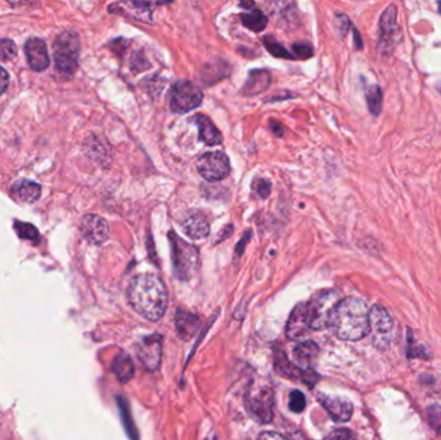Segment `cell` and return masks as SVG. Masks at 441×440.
I'll return each mask as SVG.
<instances>
[{"label": "cell", "instance_id": "cell-33", "mask_svg": "<svg viewBox=\"0 0 441 440\" xmlns=\"http://www.w3.org/2000/svg\"><path fill=\"white\" fill-rule=\"evenodd\" d=\"M292 50H293L294 56L298 58H302V60H307V58L313 57V54H314L313 47L307 43H294Z\"/></svg>", "mask_w": 441, "mask_h": 440}, {"label": "cell", "instance_id": "cell-11", "mask_svg": "<svg viewBox=\"0 0 441 440\" xmlns=\"http://www.w3.org/2000/svg\"><path fill=\"white\" fill-rule=\"evenodd\" d=\"M80 232L85 241L98 245L109 239L110 229L102 217L97 214H85L80 221Z\"/></svg>", "mask_w": 441, "mask_h": 440}, {"label": "cell", "instance_id": "cell-30", "mask_svg": "<svg viewBox=\"0 0 441 440\" xmlns=\"http://www.w3.org/2000/svg\"><path fill=\"white\" fill-rule=\"evenodd\" d=\"M17 54L16 44L10 39H0V61L13 60Z\"/></svg>", "mask_w": 441, "mask_h": 440}, {"label": "cell", "instance_id": "cell-38", "mask_svg": "<svg viewBox=\"0 0 441 440\" xmlns=\"http://www.w3.org/2000/svg\"><path fill=\"white\" fill-rule=\"evenodd\" d=\"M249 236H251V231H247L245 232V236L242 238V241H239L238 243V245H236V251H235V257H240L242 254V252H244V247H245V244L249 241Z\"/></svg>", "mask_w": 441, "mask_h": 440}, {"label": "cell", "instance_id": "cell-2", "mask_svg": "<svg viewBox=\"0 0 441 440\" xmlns=\"http://www.w3.org/2000/svg\"><path fill=\"white\" fill-rule=\"evenodd\" d=\"M338 338L345 341H357L368 333L369 328V309L367 305L357 297H347L341 300L333 311L330 319Z\"/></svg>", "mask_w": 441, "mask_h": 440}, {"label": "cell", "instance_id": "cell-31", "mask_svg": "<svg viewBox=\"0 0 441 440\" xmlns=\"http://www.w3.org/2000/svg\"><path fill=\"white\" fill-rule=\"evenodd\" d=\"M289 408L294 413H301L306 408L305 395L299 390H294L289 398Z\"/></svg>", "mask_w": 441, "mask_h": 440}, {"label": "cell", "instance_id": "cell-15", "mask_svg": "<svg viewBox=\"0 0 441 440\" xmlns=\"http://www.w3.org/2000/svg\"><path fill=\"white\" fill-rule=\"evenodd\" d=\"M151 6L150 3H138V1H128V3H116L109 7L111 13H119L135 19L137 21L151 22Z\"/></svg>", "mask_w": 441, "mask_h": 440}, {"label": "cell", "instance_id": "cell-42", "mask_svg": "<svg viewBox=\"0 0 441 440\" xmlns=\"http://www.w3.org/2000/svg\"><path fill=\"white\" fill-rule=\"evenodd\" d=\"M355 34V41H357V48H363V43H361V38H359V34L357 30H354Z\"/></svg>", "mask_w": 441, "mask_h": 440}, {"label": "cell", "instance_id": "cell-14", "mask_svg": "<svg viewBox=\"0 0 441 440\" xmlns=\"http://www.w3.org/2000/svg\"><path fill=\"white\" fill-rule=\"evenodd\" d=\"M311 328H310V323H308L307 306L306 304H298L294 307L292 314L288 319L286 336L289 340H298V338L307 335V332Z\"/></svg>", "mask_w": 441, "mask_h": 440}, {"label": "cell", "instance_id": "cell-29", "mask_svg": "<svg viewBox=\"0 0 441 440\" xmlns=\"http://www.w3.org/2000/svg\"><path fill=\"white\" fill-rule=\"evenodd\" d=\"M263 44H264L266 50L271 53L273 57L286 58V60L293 58V54L288 52L282 44H279V43L276 42L271 36H264V38H263Z\"/></svg>", "mask_w": 441, "mask_h": 440}, {"label": "cell", "instance_id": "cell-24", "mask_svg": "<svg viewBox=\"0 0 441 440\" xmlns=\"http://www.w3.org/2000/svg\"><path fill=\"white\" fill-rule=\"evenodd\" d=\"M242 23L252 32H261L267 26V17L263 14L262 12L254 10V11L242 13Z\"/></svg>", "mask_w": 441, "mask_h": 440}, {"label": "cell", "instance_id": "cell-16", "mask_svg": "<svg viewBox=\"0 0 441 440\" xmlns=\"http://www.w3.org/2000/svg\"><path fill=\"white\" fill-rule=\"evenodd\" d=\"M319 402L326 408L329 416L337 422H346L352 416V404L346 399L319 395Z\"/></svg>", "mask_w": 441, "mask_h": 440}, {"label": "cell", "instance_id": "cell-13", "mask_svg": "<svg viewBox=\"0 0 441 440\" xmlns=\"http://www.w3.org/2000/svg\"><path fill=\"white\" fill-rule=\"evenodd\" d=\"M25 56L34 72H43L49 66V54L47 44L41 38H30L25 43Z\"/></svg>", "mask_w": 441, "mask_h": 440}, {"label": "cell", "instance_id": "cell-17", "mask_svg": "<svg viewBox=\"0 0 441 440\" xmlns=\"http://www.w3.org/2000/svg\"><path fill=\"white\" fill-rule=\"evenodd\" d=\"M182 231L191 239H204L210 235V222L199 212H191L181 221Z\"/></svg>", "mask_w": 441, "mask_h": 440}, {"label": "cell", "instance_id": "cell-22", "mask_svg": "<svg viewBox=\"0 0 441 440\" xmlns=\"http://www.w3.org/2000/svg\"><path fill=\"white\" fill-rule=\"evenodd\" d=\"M293 355L299 366L310 367L319 355V347L313 341H304L294 347Z\"/></svg>", "mask_w": 441, "mask_h": 440}, {"label": "cell", "instance_id": "cell-18", "mask_svg": "<svg viewBox=\"0 0 441 440\" xmlns=\"http://www.w3.org/2000/svg\"><path fill=\"white\" fill-rule=\"evenodd\" d=\"M192 120L199 128L200 140L205 145L216 146V145H220V142L223 141L220 131L217 129V126L212 123V120L208 116L198 114V116H194Z\"/></svg>", "mask_w": 441, "mask_h": 440}, {"label": "cell", "instance_id": "cell-12", "mask_svg": "<svg viewBox=\"0 0 441 440\" xmlns=\"http://www.w3.org/2000/svg\"><path fill=\"white\" fill-rule=\"evenodd\" d=\"M137 354L144 367L154 371L161 362V337L159 335L145 337L137 347Z\"/></svg>", "mask_w": 441, "mask_h": 440}, {"label": "cell", "instance_id": "cell-43", "mask_svg": "<svg viewBox=\"0 0 441 440\" xmlns=\"http://www.w3.org/2000/svg\"><path fill=\"white\" fill-rule=\"evenodd\" d=\"M253 3H242V7H252Z\"/></svg>", "mask_w": 441, "mask_h": 440}, {"label": "cell", "instance_id": "cell-19", "mask_svg": "<svg viewBox=\"0 0 441 440\" xmlns=\"http://www.w3.org/2000/svg\"><path fill=\"white\" fill-rule=\"evenodd\" d=\"M271 82V75L266 70H253L242 88V95L256 96L266 91Z\"/></svg>", "mask_w": 441, "mask_h": 440}, {"label": "cell", "instance_id": "cell-5", "mask_svg": "<svg viewBox=\"0 0 441 440\" xmlns=\"http://www.w3.org/2000/svg\"><path fill=\"white\" fill-rule=\"evenodd\" d=\"M245 404L249 415L261 424H269L273 417V388L269 380L256 378L247 391Z\"/></svg>", "mask_w": 441, "mask_h": 440}, {"label": "cell", "instance_id": "cell-26", "mask_svg": "<svg viewBox=\"0 0 441 440\" xmlns=\"http://www.w3.org/2000/svg\"><path fill=\"white\" fill-rule=\"evenodd\" d=\"M107 145L109 144L106 141L101 140V138H95V137L92 138V144L88 145V147L91 148L92 157H95L98 163L109 164L110 157H111V153H110V147L107 146Z\"/></svg>", "mask_w": 441, "mask_h": 440}, {"label": "cell", "instance_id": "cell-20", "mask_svg": "<svg viewBox=\"0 0 441 440\" xmlns=\"http://www.w3.org/2000/svg\"><path fill=\"white\" fill-rule=\"evenodd\" d=\"M174 322H176V329H177L179 335L185 340L191 338L199 331V318L196 315L188 313V311L177 310Z\"/></svg>", "mask_w": 441, "mask_h": 440}, {"label": "cell", "instance_id": "cell-37", "mask_svg": "<svg viewBox=\"0 0 441 440\" xmlns=\"http://www.w3.org/2000/svg\"><path fill=\"white\" fill-rule=\"evenodd\" d=\"M10 85V75L5 69L0 66V95H3Z\"/></svg>", "mask_w": 441, "mask_h": 440}, {"label": "cell", "instance_id": "cell-39", "mask_svg": "<svg viewBox=\"0 0 441 440\" xmlns=\"http://www.w3.org/2000/svg\"><path fill=\"white\" fill-rule=\"evenodd\" d=\"M258 440H286L284 438L283 435L278 434V432H273V431H266L260 435Z\"/></svg>", "mask_w": 441, "mask_h": 440}, {"label": "cell", "instance_id": "cell-28", "mask_svg": "<svg viewBox=\"0 0 441 440\" xmlns=\"http://www.w3.org/2000/svg\"><path fill=\"white\" fill-rule=\"evenodd\" d=\"M119 402V408H120V415H122V419H123V424H124V428L126 430V434L129 435V438L132 440H137V431L136 428H135V424H133V419H132V416H131V410H129V407L126 404V400L123 398L117 399Z\"/></svg>", "mask_w": 441, "mask_h": 440}, {"label": "cell", "instance_id": "cell-7", "mask_svg": "<svg viewBox=\"0 0 441 440\" xmlns=\"http://www.w3.org/2000/svg\"><path fill=\"white\" fill-rule=\"evenodd\" d=\"M368 333L370 335L373 345L381 350L387 349L392 344L395 335V324L392 316L383 306L374 305L369 310Z\"/></svg>", "mask_w": 441, "mask_h": 440}, {"label": "cell", "instance_id": "cell-34", "mask_svg": "<svg viewBox=\"0 0 441 440\" xmlns=\"http://www.w3.org/2000/svg\"><path fill=\"white\" fill-rule=\"evenodd\" d=\"M253 189L256 191V194L260 197V198H263L266 199L270 192H271V184L266 179H256L254 184H253Z\"/></svg>", "mask_w": 441, "mask_h": 440}, {"label": "cell", "instance_id": "cell-23", "mask_svg": "<svg viewBox=\"0 0 441 440\" xmlns=\"http://www.w3.org/2000/svg\"><path fill=\"white\" fill-rule=\"evenodd\" d=\"M113 372L122 384L131 381L135 376V364L131 357L126 354H119L115 357L113 362Z\"/></svg>", "mask_w": 441, "mask_h": 440}, {"label": "cell", "instance_id": "cell-25", "mask_svg": "<svg viewBox=\"0 0 441 440\" xmlns=\"http://www.w3.org/2000/svg\"><path fill=\"white\" fill-rule=\"evenodd\" d=\"M383 94L379 85H372L367 89V104L369 113L373 116H378L382 111Z\"/></svg>", "mask_w": 441, "mask_h": 440}, {"label": "cell", "instance_id": "cell-4", "mask_svg": "<svg viewBox=\"0 0 441 440\" xmlns=\"http://www.w3.org/2000/svg\"><path fill=\"white\" fill-rule=\"evenodd\" d=\"M80 42L76 32H63L53 43V58L57 73L70 79L78 69Z\"/></svg>", "mask_w": 441, "mask_h": 440}, {"label": "cell", "instance_id": "cell-10", "mask_svg": "<svg viewBox=\"0 0 441 440\" xmlns=\"http://www.w3.org/2000/svg\"><path fill=\"white\" fill-rule=\"evenodd\" d=\"M198 170L207 181L217 182L230 175V160L222 151L207 153L198 160Z\"/></svg>", "mask_w": 441, "mask_h": 440}, {"label": "cell", "instance_id": "cell-44", "mask_svg": "<svg viewBox=\"0 0 441 440\" xmlns=\"http://www.w3.org/2000/svg\"><path fill=\"white\" fill-rule=\"evenodd\" d=\"M438 6H439V12H440V14H441V1L440 3H439V4H438Z\"/></svg>", "mask_w": 441, "mask_h": 440}, {"label": "cell", "instance_id": "cell-21", "mask_svg": "<svg viewBox=\"0 0 441 440\" xmlns=\"http://www.w3.org/2000/svg\"><path fill=\"white\" fill-rule=\"evenodd\" d=\"M12 191L19 199L25 203H34L42 195L41 185L29 179H21L16 182L12 188Z\"/></svg>", "mask_w": 441, "mask_h": 440}, {"label": "cell", "instance_id": "cell-9", "mask_svg": "<svg viewBox=\"0 0 441 440\" xmlns=\"http://www.w3.org/2000/svg\"><path fill=\"white\" fill-rule=\"evenodd\" d=\"M203 102L199 87L191 80H179L172 85L169 94V107L173 113L186 114Z\"/></svg>", "mask_w": 441, "mask_h": 440}, {"label": "cell", "instance_id": "cell-32", "mask_svg": "<svg viewBox=\"0 0 441 440\" xmlns=\"http://www.w3.org/2000/svg\"><path fill=\"white\" fill-rule=\"evenodd\" d=\"M427 417L429 422L433 429L436 430L439 434H441V406H431L427 409Z\"/></svg>", "mask_w": 441, "mask_h": 440}, {"label": "cell", "instance_id": "cell-1", "mask_svg": "<svg viewBox=\"0 0 441 440\" xmlns=\"http://www.w3.org/2000/svg\"><path fill=\"white\" fill-rule=\"evenodd\" d=\"M128 301L138 314L157 322L168 306L167 288L158 275L141 274L129 284Z\"/></svg>", "mask_w": 441, "mask_h": 440}, {"label": "cell", "instance_id": "cell-6", "mask_svg": "<svg viewBox=\"0 0 441 440\" xmlns=\"http://www.w3.org/2000/svg\"><path fill=\"white\" fill-rule=\"evenodd\" d=\"M339 301V294L336 291H323L315 294L306 304L310 328L320 331L329 327L333 311Z\"/></svg>", "mask_w": 441, "mask_h": 440}, {"label": "cell", "instance_id": "cell-3", "mask_svg": "<svg viewBox=\"0 0 441 440\" xmlns=\"http://www.w3.org/2000/svg\"><path fill=\"white\" fill-rule=\"evenodd\" d=\"M168 239L174 275L179 280L188 282L198 272L199 251L195 245L179 238L174 231L168 232Z\"/></svg>", "mask_w": 441, "mask_h": 440}, {"label": "cell", "instance_id": "cell-27", "mask_svg": "<svg viewBox=\"0 0 441 440\" xmlns=\"http://www.w3.org/2000/svg\"><path fill=\"white\" fill-rule=\"evenodd\" d=\"M14 230L17 232V235L21 238V239H25V241H34V243H38L41 241V234L38 229L29 223V222H22V221H16L14 222Z\"/></svg>", "mask_w": 441, "mask_h": 440}, {"label": "cell", "instance_id": "cell-40", "mask_svg": "<svg viewBox=\"0 0 441 440\" xmlns=\"http://www.w3.org/2000/svg\"><path fill=\"white\" fill-rule=\"evenodd\" d=\"M271 129H273V132H275L278 136H282V135H283V128L279 126V123L275 122V120L271 122Z\"/></svg>", "mask_w": 441, "mask_h": 440}, {"label": "cell", "instance_id": "cell-41", "mask_svg": "<svg viewBox=\"0 0 441 440\" xmlns=\"http://www.w3.org/2000/svg\"><path fill=\"white\" fill-rule=\"evenodd\" d=\"M225 231H227L229 234H232V231H234V229H232V225L231 226H226ZM226 236H227V234H226V232H223L222 235H220V239H218V241H225V239H226Z\"/></svg>", "mask_w": 441, "mask_h": 440}, {"label": "cell", "instance_id": "cell-36", "mask_svg": "<svg viewBox=\"0 0 441 440\" xmlns=\"http://www.w3.org/2000/svg\"><path fill=\"white\" fill-rule=\"evenodd\" d=\"M337 25H338V32H341V35H346L348 28L351 26V22L347 19L345 14H338L337 16Z\"/></svg>", "mask_w": 441, "mask_h": 440}, {"label": "cell", "instance_id": "cell-8", "mask_svg": "<svg viewBox=\"0 0 441 440\" xmlns=\"http://www.w3.org/2000/svg\"><path fill=\"white\" fill-rule=\"evenodd\" d=\"M401 32L398 23V8L395 4H389L383 11L378 23V43L377 50L381 56L387 57L395 51L399 44Z\"/></svg>", "mask_w": 441, "mask_h": 440}, {"label": "cell", "instance_id": "cell-35", "mask_svg": "<svg viewBox=\"0 0 441 440\" xmlns=\"http://www.w3.org/2000/svg\"><path fill=\"white\" fill-rule=\"evenodd\" d=\"M326 440H357V437L351 430L337 429L332 431Z\"/></svg>", "mask_w": 441, "mask_h": 440}]
</instances>
